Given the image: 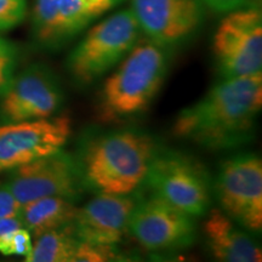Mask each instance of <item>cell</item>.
I'll list each match as a JSON object with an SVG mask.
<instances>
[{"mask_svg": "<svg viewBox=\"0 0 262 262\" xmlns=\"http://www.w3.org/2000/svg\"><path fill=\"white\" fill-rule=\"evenodd\" d=\"M27 11V0H0V31L21 24Z\"/></svg>", "mask_w": 262, "mask_h": 262, "instance_id": "21", "label": "cell"}, {"mask_svg": "<svg viewBox=\"0 0 262 262\" xmlns=\"http://www.w3.org/2000/svg\"><path fill=\"white\" fill-rule=\"evenodd\" d=\"M79 239L71 225L45 232L35 238L26 262H73Z\"/></svg>", "mask_w": 262, "mask_h": 262, "instance_id": "17", "label": "cell"}, {"mask_svg": "<svg viewBox=\"0 0 262 262\" xmlns=\"http://www.w3.org/2000/svg\"><path fill=\"white\" fill-rule=\"evenodd\" d=\"M261 107V72L224 78L201 100L183 108L172 134L210 150L237 148L253 136Z\"/></svg>", "mask_w": 262, "mask_h": 262, "instance_id": "1", "label": "cell"}, {"mask_svg": "<svg viewBox=\"0 0 262 262\" xmlns=\"http://www.w3.org/2000/svg\"><path fill=\"white\" fill-rule=\"evenodd\" d=\"M158 147L135 130H116L91 137L77 158L85 188L107 194H130L145 181Z\"/></svg>", "mask_w": 262, "mask_h": 262, "instance_id": "2", "label": "cell"}, {"mask_svg": "<svg viewBox=\"0 0 262 262\" xmlns=\"http://www.w3.org/2000/svg\"><path fill=\"white\" fill-rule=\"evenodd\" d=\"M17 62V49L11 41L0 37V95L4 93L14 77Z\"/></svg>", "mask_w": 262, "mask_h": 262, "instance_id": "20", "label": "cell"}, {"mask_svg": "<svg viewBox=\"0 0 262 262\" xmlns=\"http://www.w3.org/2000/svg\"><path fill=\"white\" fill-rule=\"evenodd\" d=\"M77 211L73 201L62 196H44L21 205L19 219L24 227L37 238L45 232L71 225Z\"/></svg>", "mask_w": 262, "mask_h": 262, "instance_id": "16", "label": "cell"}, {"mask_svg": "<svg viewBox=\"0 0 262 262\" xmlns=\"http://www.w3.org/2000/svg\"><path fill=\"white\" fill-rule=\"evenodd\" d=\"M169 68V48L146 38L136 42L118 70L104 81L98 100L102 122L129 119L148 110Z\"/></svg>", "mask_w": 262, "mask_h": 262, "instance_id": "3", "label": "cell"}, {"mask_svg": "<svg viewBox=\"0 0 262 262\" xmlns=\"http://www.w3.org/2000/svg\"><path fill=\"white\" fill-rule=\"evenodd\" d=\"M22 227H24V224H22L21 219H19V215L2 217L0 219V237Z\"/></svg>", "mask_w": 262, "mask_h": 262, "instance_id": "24", "label": "cell"}, {"mask_svg": "<svg viewBox=\"0 0 262 262\" xmlns=\"http://www.w3.org/2000/svg\"><path fill=\"white\" fill-rule=\"evenodd\" d=\"M136 201L129 194L98 193L83 208H78L71 226L79 241L91 244L117 245L127 232Z\"/></svg>", "mask_w": 262, "mask_h": 262, "instance_id": "14", "label": "cell"}, {"mask_svg": "<svg viewBox=\"0 0 262 262\" xmlns=\"http://www.w3.org/2000/svg\"><path fill=\"white\" fill-rule=\"evenodd\" d=\"M32 234L25 227L0 237V254L5 256H24L31 253Z\"/></svg>", "mask_w": 262, "mask_h": 262, "instance_id": "18", "label": "cell"}, {"mask_svg": "<svg viewBox=\"0 0 262 262\" xmlns=\"http://www.w3.org/2000/svg\"><path fill=\"white\" fill-rule=\"evenodd\" d=\"M64 102V94L54 72L33 64L12 77L2 94L0 123H21L54 117Z\"/></svg>", "mask_w": 262, "mask_h": 262, "instance_id": "10", "label": "cell"}, {"mask_svg": "<svg viewBox=\"0 0 262 262\" xmlns=\"http://www.w3.org/2000/svg\"><path fill=\"white\" fill-rule=\"evenodd\" d=\"M140 29L165 48L187 41L203 24L202 0H131Z\"/></svg>", "mask_w": 262, "mask_h": 262, "instance_id": "13", "label": "cell"}, {"mask_svg": "<svg viewBox=\"0 0 262 262\" xmlns=\"http://www.w3.org/2000/svg\"><path fill=\"white\" fill-rule=\"evenodd\" d=\"M127 232L148 251H172L194 243L196 235L193 216L152 194L136 202Z\"/></svg>", "mask_w": 262, "mask_h": 262, "instance_id": "9", "label": "cell"}, {"mask_svg": "<svg viewBox=\"0 0 262 262\" xmlns=\"http://www.w3.org/2000/svg\"><path fill=\"white\" fill-rule=\"evenodd\" d=\"M117 245L91 244L79 241L73 262H104L119 260Z\"/></svg>", "mask_w": 262, "mask_h": 262, "instance_id": "19", "label": "cell"}, {"mask_svg": "<svg viewBox=\"0 0 262 262\" xmlns=\"http://www.w3.org/2000/svg\"><path fill=\"white\" fill-rule=\"evenodd\" d=\"M143 182L153 194L193 217L208 211L211 191L208 172L187 156L158 149Z\"/></svg>", "mask_w": 262, "mask_h": 262, "instance_id": "5", "label": "cell"}, {"mask_svg": "<svg viewBox=\"0 0 262 262\" xmlns=\"http://www.w3.org/2000/svg\"><path fill=\"white\" fill-rule=\"evenodd\" d=\"M72 134L68 116L0 124V172L63 148Z\"/></svg>", "mask_w": 262, "mask_h": 262, "instance_id": "11", "label": "cell"}, {"mask_svg": "<svg viewBox=\"0 0 262 262\" xmlns=\"http://www.w3.org/2000/svg\"><path fill=\"white\" fill-rule=\"evenodd\" d=\"M202 3L216 12H226V14L237 9L256 6V0H202Z\"/></svg>", "mask_w": 262, "mask_h": 262, "instance_id": "23", "label": "cell"}, {"mask_svg": "<svg viewBox=\"0 0 262 262\" xmlns=\"http://www.w3.org/2000/svg\"><path fill=\"white\" fill-rule=\"evenodd\" d=\"M212 51L222 78L261 72L262 14L257 5L227 12L215 32Z\"/></svg>", "mask_w": 262, "mask_h": 262, "instance_id": "6", "label": "cell"}, {"mask_svg": "<svg viewBox=\"0 0 262 262\" xmlns=\"http://www.w3.org/2000/svg\"><path fill=\"white\" fill-rule=\"evenodd\" d=\"M221 210L235 224L257 233L262 229V162L243 153L222 163L215 182Z\"/></svg>", "mask_w": 262, "mask_h": 262, "instance_id": "7", "label": "cell"}, {"mask_svg": "<svg viewBox=\"0 0 262 262\" xmlns=\"http://www.w3.org/2000/svg\"><path fill=\"white\" fill-rule=\"evenodd\" d=\"M21 204L10 191L8 185H0V219L9 216H18Z\"/></svg>", "mask_w": 262, "mask_h": 262, "instance_id": "22", "label": "cell"}, {"mask_svg": "<svg viewBox=\"0 0 262 262\" xmlns=\"http://www.w3.org/2000/svg\"><path fill=\"white\" fill-rule=\"evenodd\" d=\"M212 256L225 262H261L262 250L247 232L221 209H212L204 224Z\"/></svg>", "mask_w": 262, "mask_h": 262, "instance_id": "15", "label": "cell"}, {"mask_svg": "<svg viewBox=\"0 0 262 262\" xmlns=\"http://www.w3.org/2000/svg\"><path fill=\"white\" fill-rule=\"evenodd\" d=\"M124 0H35L33 35L38 44L57 49Z\"/></svg>", "mask_w": 262, "mask_h": 262, "instance_id": "12", "label": "cell"}, {"mask_svg": "<svg viewBox=\"0 0 262 262\" xmlns=\"http://www.w3.org/2000/svg\"><path fill=\"white\" fill-rule=\"evenodd\" d=\"M137 19L125 9L108 16L94 26L67 58L72 79L80 86H89L122 62L139 41Z\"/></svg>", "mask_w": 262, "mask_h": 262, "instance_id": "4", "label": "cell"}, {"mask_svg": "<svg viewBox=\"0 0 262 262\" xmlns=\"http://www.w3.org/2000/svg\"><path fill=\"white\" fill-rule=\"evenodd\" d=\"M6 185L21 205L44 196L75 202L86 189L77 158L63 148L12 169Z\"/></svg>", "mask_w": 262, "mask_h": 262, "instance_id": "8", "label": "cell"}]
</instances>
